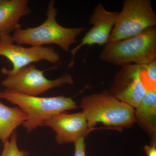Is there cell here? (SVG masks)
<instances>
[{
  "instance_id": "6da1fadb",
  "label": "cell",
  "mask_w": 156,
  "mask_h": 156,
  "mask_svg": "<svg viewBox=\"0 0 156 156\" xmlns=\"http://www.w3.org/2000/svg\"><path fill=\"white\" fill-rule=\"evenodd\" d=\"M58 10L55 2L50 1L48 4L47 19L41 25L25 29L18 27L14 31L12 36L14 43L31 47L43 46L45 44L57 45L63 51L69 52L73 44L79 43L77 37L86 30L83 27L67 28L56 21Z\"/></svg>"
},
{
  "instance_id": "7a4b0ae2",
  "label": "cell",
  "mask_w": 156,
  "mask_h": 156,
  "mask_svg": "<svg viewBox=\"0 0 156 156\" xmlns=\"http://www.w3.org/2000/svg\"><path fill=\"white\" fill-rule=\"evenodd\" d=\"M101 61L117 66L144 65L156 59V27L128 38L108 42L99 55Z\"/></svg>"
},
{
  "instance_id": "3957f363",
  "label": "cell",
  "mask_w": 156,
  "mask_h": 156,
  "mask_svg": "<svg viewBox=\"0 0 156 156\" xmlns=\"http://www.w3.org/2000/svg\"><path fill=\"white\" fill-rule=\"evenodd\" d=\"M0 99L17 105L25 113L27 119L23 125L28 133L44 126L45 123L54 116L78 107L71 98L30 96L6 89L0 92Z\"/></svg>"
},
{
  "instance_id": "277c9868",
  "label": "cell",
  "mask_w": 156,
  "mask_h": 156,
  "mask_svg": "<svg viewBox=\"0 0 156 156\" xmlns=\"http://www.w3.org/2000/svg\"><path fill=\"white\" fill-rule=\"evenodd\" d=\"M81 107L92 131L98 123L127 128L136 122L134 108L112 94L88 95L81 100Z\"/></svg>"
},
{
  "instance_id": "5b68a950",
  "label": "cell",
  "mask_w": 156,
  "mask_h": 156,
  "mask_svg": "<svg viewBox=\"0 0 156 156\" xmlns=\"http://www.w3.org/2000/svg\"><path fill=\"white\" fill-rule=\"evenodd\" d=\"M156 26V14L151 0H125L108 43L135 36Z\"/></svg>"
},
{
  "instance_id": "8992f818",
  "label": "cell",
  "mask_w": 156,
  "mask_h": 156,
  "mask_svg": "<svg viewBox=\"0 0 156 156\" xmlns=\"http://www.w3.org/2000/svg\"><path fill=\"white\" fill-rule=\"evenodd\" d=\"M44 71L30 64L22 68L13 74L6 75L1 85L6 90L30 96L38 95L55 87L74 83L73 77L66 74L53 80L45 76Z\"/></svg>"
},
{
  "instance_id": "52a82bcc",
  "label": "cell",
  "mask_w": 156,
  "mask_h": 156,
  "mask_svg": "<svg viewBox=\"0 0 156 156\" xmlns=\"http://www.w3.org/2000/svg\"><path fill=\"white\" fill-rule=\"evenodd\" d=\"M0 56L11 62L12 69L4 67L1 69L3 74H13L18 70L35 62L46 60L56 63L60 60L59 53L51 47L38 46L25 48L14 43L10 34H0Z\"/></svg>"
},
{
  "instance_id": "ba28073f",
  "label": "cell",
  "mask_w": 156,
  "mask_h": 156,
  "mask_svg": "<svg viewBox=\"0 0 156 156\" xmlns=\"http://www.w3.org/2000/svg\"><path fill=\"white\" fill-rule=\"evenodd\" d=\"M146 66L134 64L122 66L116 75L112 95L136 108L148 91L144 80Z\"/></svg>"
},
{
  "instance_id": "9c48e42d",
  "label": "cell",
  "mask_w": 156,
  "mask_h": 156,
  "mask_svg": "<svg viewBox=\"0 0 156 156\" xmlns=\"http://www.w3.org/2000/svg\"><path fill=\"white\" fill-rule=\"evenodd\" d=\"M118 14V12L107 11L101 3H98L95 6L89 20V23L93 26L85 34L80 44L70 50L73 57L69 68L73 65L76 53L84 46L95 44L102 46L108 43Z\"/></svg>"
},
{
  "instance_id": "30bf717a",
  "label": "cell",
  "mask_w": 156,
  "mask_h": 156,
  "mask_svg": "<svg viewBox=\"0 0 156 156\" xmlns=\"http://www.w3.org/2000/svg\"><path fill=\"white\" fill-rule=\"evenodd\" d=\"M44 126L52 128L55 132V139L58 144L74 143L85 137L92 131L83 112L71 114L61 113L47 121Z\"/></svg>"
},
{
  "instance_id": "8fae6325",
  "label": "cell",
  "mask_w": 156,
  "mask_h": 156,
  "mask_svg": "<svg viewBox=\"0 0 156 156\" xmlns=\"http://www.w3.org/2000/svg\"><path fill=\"white\" fill-rule=\"evenodd\" d=\"M27 0H1L0 2V34H10L21 25L22 17L31 13Z\"/></svg>"
},
{
  "instance_id": "7c38bea8",
  "label": "cell",
  "mask_w": 156,
  "mask_h": 156,
  "mask_svg": "<svg viewBox=\"0 0 156 156\" xmlns=\"http://www.w3.org/2000/svg\"><path fill=\"white\" fill-rule=\"evenodd\" d=\"M134 110L135 121L153 136L156 131V89L148 91Z\"/></svg>"
},
{
  "instance_id": "4fadbf2b",
  "label": "cell",
  "mask_w": 156,
  "mask_h": 156,
  "mask_svg": "<svg viewBox=\"0 0 156 156\" xmlns=\"http://www.w3.org/2000/svg\"><path fill=\"white\" fill-rule=\"evenodd\" d=\"M27 119L19 108L10 107L0 101V140L4 143L9 140L15 129Z\"/></svg>"
},
{
  "instance_id": "5bb4252c",
  "label": "cell",
  "mask_w": 156,
  "mask_h": 156,
  "mask_svg": "<svg viewBox=\"0 0 156 156\" xmlns=\"http://www.w3.org/2000/svg\"><path fill=\"white\" fill-rule=\"evenodd\" d=\"M17 133L14 132L9 140L3 143V149L0 156H26L28 153L19 149L17 144Z\"/></svg>"
},
{
  "instance_id": "9a60e30c",
  "label": "cell",
  "mask_w": 156,
  "mask_h": 156,
  "mask_svg": "<svg viewBox=\"0 0 156 156\" xmlns=\"http://www.w3.org/2000/svg\"><path fill=\"white\" fill-rule=\"evenodd\" d=\"M75 144L74 156H86L85 137H82L74 143Z\"/></svg>"
},
{
  "instance_id": "2e32d148",
  "label": "cell",
  "mask_w": 156,
  "mask_h": 156,
  "mask_svg": "<svg viewBox=\"0 0 156 156\" xmlns=\"http://www.w3.org/2000/svg\"><path fill=\"white\" fill-rule=\"evenodd\" d=\"M144 150L147 156H156L155 143L152 145H146L144 147Z\"/></svg>"
},
{
  "instance_id": "e0dca14e",
  "label": "cell",
  "mask_w": 156,
  "mask_h": 156,
  "mask_svg": "<svg viewBox=\"0 0 156 156\" xmlns=\"http://www.w3.org/2000/svg\"><path fill=\"white\" fill-rule=\"evenodd\" d=\"M1 0H0V2H1Z\"/></svg>"
}]
</instances>
